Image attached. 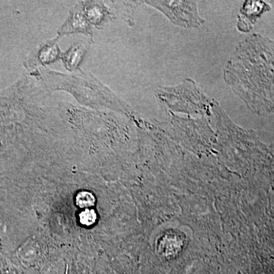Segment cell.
Instances as JSON below:
<instances>
[{
    "mask_svg": "<svg viewBox=\"0 0 274 274\" xmlns=\"http://www.w3.org/2000/svg\"><path fill=\"white\" fill-rule=\"evenodd\" d=\"M40 77L51 89H64L74 94L80 102L94 108H112L127 111L126 105L121 102L108 88L92 75L81 72L73 75H65L42 69Z\"/></svg>",
    "mask_w": 274,
    "mask_h": 274,
    "instance_id": "cell-1",
    "label": "cell"
},
{
    "mask_svg": "<svg viewBox=\"0 0 274 274\" xmlns=\"http://www.w3.org/2000/svg\"><path fill=\"white\" fill-rule=\"evenodd\" d=\"M94 204V199L93 195L89 192H82L76 197V204L80 207L86 208L92 206Z\"/></svg>",
    "mask_w": 274,
    "mask_h": 274,
    "instance_id": "cell-3",
    "label": "cell"
},
{
    "mask_svg": "<svg viewBox=\"0 0 274 274\" xmlns=\"http://www.w3.org/2000/svg\"><path fill=\"white\" fill-rule=\"evenodd\" d=\"M148 4L155 6L160 9L177 25L179 15L181 18L180 26L198 27L204 23L200 18L197 10L195 2H147Z\"/></svg>",
    "mask_w": 274,
    "mask_h": 274,
    "instance_id": "cell-2",
    "label": "cell"
},
{
    "mask_svg": "<svg viewBox=\"0 0 274 274\" xmlns=\"http://www.w3.org/2000/svg\"><path fill=\"white\" fill-rule=\"evenodd\" d=\"M80 217H81L80 221L83 225H86V226H91L93 223H94L96 220L95 212L91 210V209H88V210L82 212Z\"/></svg>",
    "mask_w": 274,
    "mask_h": 274,
    "instance_id": "cell-4",
    "label": "cell"
}]
</instances>
